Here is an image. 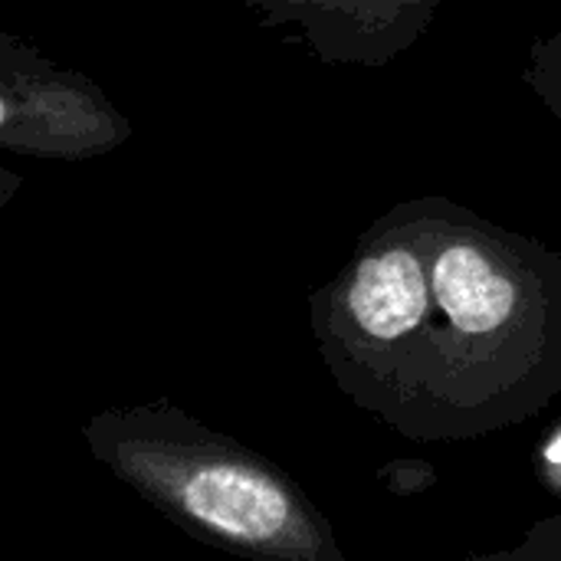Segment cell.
<instances>
[{
  "mask_svg": "<svg viewBox=\"0 0 561 561\" xmlns=\"http://www.w3.org/2000/svg\"><path fill=\"white\" fill-rule=\"evenodd\" d=\"M309 319L335 388L414 444L519 427L561 394V253L447 194L371 220Z\"/></svg>",
  "mask_w": 561,
  "mask_h": 561,
  "instance_id": "6da1fadb",
  "label": "cell"
},
{
  "mask_svg": "<svg viewBox=\"0 0 561 561\" xmlns=\"http://www.w3.org/2000/svg\"><path fill=\"white\" fill-rule=\"evenodd\" d=\"M95 463L191 539L270 561H345L325 513L266 454L171 401L108 408L82 424Z\"/></svg>",
  "mask_w": 561,
  "mask_h": 561,
  "instance_id": "7a4b0ae2",
  "label": "cell"
},
{
  "mask_svg": "<svg viewBox=\"0 0 561 561\" xmlns=\"http://www.w3.org/2000/svg\"><path fill=\"white\" fill-rule=\"evenodd\" d=\"M131 122L85 72L56 66L36 43L0 33V148L23 158L85 161L122 148Z\"/></svg>",
  "mask_w": 561,
  "mask_h": 561,
  "instance_id": "3957f363",
  "label": "cell"
},
{
  "mask_svg": "<svg viewBox=\"0 0 561 561\" xmlns=\"http://www.w3.org/2000/svg\"><path fill=\"white\" fill-rule=\"evenodd\" d=\"M260 26H296L325 66H391L434 23L447 0H240Z\"/></svg>",
  "mask_w": 561,
  "mask_h": 561,
  "instance_id": "277c9868",
  "label": "cell"
},
{
  "mask_svg": "<svg viewBox=\"0 0 561 561\" xmlns=\"http://www.w3.org/2000/svg\"><path fill=\"white\" fill-rule=\"evenodd\" d=\"M523 82L561 122V26L533 39L523 66Z\"/></svg>",
  "mask_w": 561,
  "mask_h": 561,
  "instance_id": "5b68a950",
  "label": "cell"
},
{
  "mask_svg": "<svg viewBox=\"0 0 561 561\" xmlns=\"http://www.w3.org/2000/svg\"><path fill=\"white\" fill-rule=\"evenodd\" d=\"M470 559L490 561H561V513L546 516L526 529V536L513 549H496V552H477Z\"/></svg>",
  "mask_w": 561,
  "mask_h": 561,
  "instance_id": "8992f818",
  "label": "cell"
},
{
  "mask_svg": "<svg viewBox=\"0 0 561 561\" xmlns=\"http://www.w3.org/2000/svg\"><path fill=\"white\" fill-rule=\"evenodd\" d=\"M378 483L394 493V496H421L427 490H434L437 483V470L421 460V457H394L385 467H378Z\"/></svg>",
  "mask_w": 561,
  "mask_h": 561,
  "instance_id": "52a82bcc",
  "label": "cell"
},
{
  "mask_svg": "<svg viewBox=\"0 0 561 561\" xmlns=\"http://www.w3.org/2000/svg\"><path fill=\"white\" fill-rule=\"evenodd\" d=\"M539 467H542L546 490H552L556 496H561V427L546 440V447L539 454Z\"/></svg>",
  "mask_w": 561,
  "mask_h": 561,
  "instance_id": "ba28073f",
  "label": "cell"
}]
</instances>
